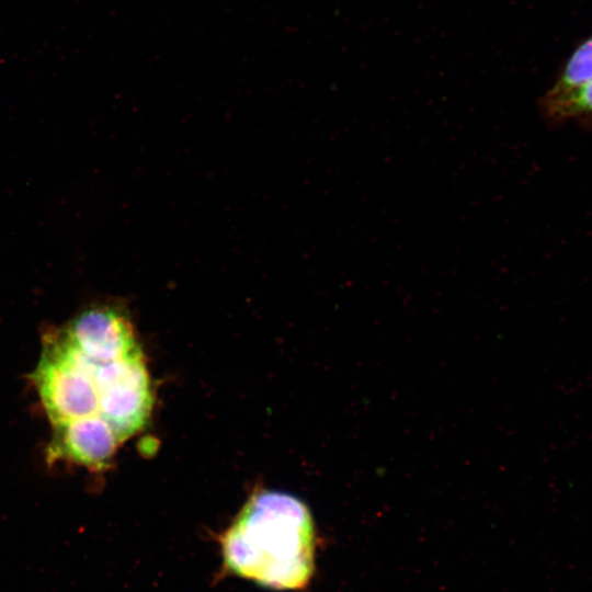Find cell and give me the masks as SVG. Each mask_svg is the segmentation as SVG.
<instances>
[{
  "label": "cell",
  "instance_id": "obj_3",
  "mask_svg": "<svg viewBox=\"0 0 592 592\" xmlns=\"http://www.w3.org/2000/svg\"><path fill=\"white\" fill-rule=\"evenodd\" d=\"M57 330L81 354L100 363L140 350L127 316L114 306L89 307Z\"/></svg>",
  "mask_w": 592,
  "mask_h": 592
},
{
  "label": "cell",
  "instance_id": "obj_5",
  "mask_svg": "<svg viewBox=\"0 0 592 592\" xmlns=\"http://www.w3.org/2000/svg\"><path fill=\"white\" fill-rule=\"evenodd\" d=\"M544 111L553 119H566L592 115V81L573 90L545 94Z\"/></svg>",
  "mask_w": 592,
  "mask_h": 592
},
{
  "label": "cell",
  "instance_id": "obj_6",
  "mask_svg": "<svg viewBox=\"0 0 592 592\" xmlns=\"http://www.w3.org/2000/svg\"><path fill=\"white\" fill-rule=\"evenodd\" d=\"M592 81V37L572 53L547 94H558Z\"/></svg>",
  "mask_w": 592,
  "mask_h": 592
},
{
  "label": "cell",
  "instance_id": "obj_4",
  "mask_svg": "<svg viewBox=\"0 0 592 592\" xmlns=\"http://www.w3.org/2000/svg\"><path fill=\"white\" fill-rule=\"evenodd\" d=\"M119 443L117 434L104 419L92 417L54 426L48 456L101 468Z\"/></svg>",
  "mask_w": 592,
  "mask_h": 592
},
{
  "label": "cell",
  "instance_id": "obj_2",
  "mask_svg": "<svg viewBox=\"0 0 592 592\" xmlns=\"http://www.w3.org/2000/svg\"><path fill=\"white\" fill-rule=\"evenodd\" d=\"M86 358L99 389L100 417L123 442L146 424L152 408L150 379L141 351L106 363Z\"/></svg>",
  "mask_w": 592,
  "mask_h": 592
},
{
  "label": "cell",
  "instance_id": "obj_1",
  "mask_svg": "<svg viewBox=\"0 0 592 592\" xmlns=\"http://www.w3.org/2000/svg\"><path fill=\"white\" fill-rule=\"evenodd\" d=\"M223 570L276 591H299L316 569V532L304 502L261 491L219 537Z\"/></svg>",
  "mask_w": 592,
  "mask_h": 592
}]
</instances>
